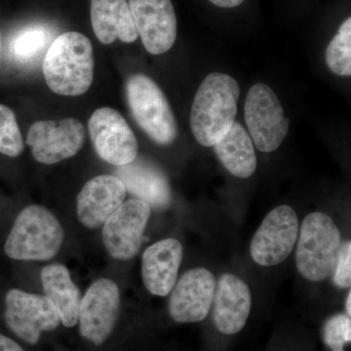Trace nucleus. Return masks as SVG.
<instances>
[{"instance_id":"obj_1","label":"nucleus","mask_w":351,"mask_h":351,"mask_svg":"<svg viewBox=\"0 0 351 351\" xmlns=\"http://www.w3.org/2000/svg\"><path fill=\"white\" fill-rule=\"evenodd\" d=\"M240 96L239 82L226 73H212L198 88L191 112V128L203 147H214L232 128Z\"/></svg>"},{"instance_id":"obj_2","label":"nucleus","mask_w":351,"mask_h":351,"mask_svg":"<svg viewBox=\"0 0 351 351\" xmlns=\"http://www.w3.org/2000/svg\"><path fill=\"white\" fill-rule=\"evenodd\" d=\"M94 53L90 39L77 32L62 34L51 43L43 64L51 91L62 96L86 93L94 80Z\"/></svg>"},{"instance_id":"obj_3","label":"nucleus","mask_w":351,"mask_h":351,"mask_svg":"<svg viewBox=\"0 0 351 351\" xmlns=\"http://www.w3.org/2000/svg\"><path fill=\"white\" fill-rule=\"evenodd\" d=\"M343 244L341 230L324 212L307 215L295 244V267L302 278L320 283L332 276Z\"/></svg>"},{"instance_id":"obj_4","label":"nucleus","mask_w":351,"mask_h":351,"mask_svg":"<svg viewBox=\"0 0 351 351\" xmlns=\"http://www.w3.org/2000/svg\"><path fill=\"white\" fill-rule=\"evenodd\" d=\"M64 241V230L49 210L31 205L15 219L4 252L17 261H48L57 255Z\"/></svg>"},{"instance_id":"obj_5","label":"nucleus","mask_w":351,"mask_h":351,"mask_svg":"<svg viewBox=\"0 0 351 351\" xmlns=\"http://www.w3.org/2000/svg\"><path fill=\"white\" fill-rule=\"evenodd\" d=\"M126 97L134 119L158 145L172 144L177 138L174 112L161 88L143 73L131 75L126 82Z\"/></svg>"},{"instance_id":"obj_6","label":"nucleus","mask_w":351,"mask_h":351,"mask_svg":"<svg viewBox=\"0 0 351 351\" xmlns=\"http://www.w3.org/2000/svg\"><path fill=\"white\" fill-rule=\"evenodd\" d=\"M245 121L252 141L263 152H276L288 135L290 120L271 88L253 85L245 101Z\"/></svg>"},{"instance_id":"obj_7","label":"nucleus","mask_w":351,"mask_h":351,"mask_svg":"<svg viewBox=\"0 0 351 351\" xmlns=\"http://www.w3.org/2000/svg\"><path fill=\"white\" fill-rule=\"evenodd\" d=\"M300 221L294 208L280 205L272 209L258 226L250 244L252 260L261 267L280 265L294 250Z\"/></svg>"},{"instance_id":"obj_8","label":"nucleus","mask_w":351,"mask_h":351,"mask_svg":"<svg viewBox=\"0 0 351 351\" xmlns=\"http://www.w3.org/2000/svg\"><path fill=\"white\" fill-rule=\"evenodd\" d=\"M7 326L23 341L36 345L43 332L53 331L61 323L59 313L43 295L12 289L5 298Z\"/></svg>"},{"instance_id":"obj_9","label":"nucleus","mask_w":351,"mask_h":351,"mask_svg":"<svg viewBox=\"0 0 351 351\" xmlns=\"http://www.w3.org/2000/svg\"><path fill=\"white\" fill-rule=\"evenodd\" d=\"M88 130L95 151L106 162L121 166L137 158V138L126 119L114 108L95 110L88 122Z\"/></svg>"},{"instance_id":"obj_10","label":"nucleus","mask_w":351,"mask_h":351,"mask_svg":"<svg viewBox=\"0 0 351 351\" xmlns=\"http://www.w3.org/2000/svg\"><path fill=\"white\" fill-rule=\"evenodd\" d=\"M85 138L86 131L77 119L43 120L29 128L27 144L36 161L52 165L75 156Z\"/></svg>"},{"instance_id":"obj_11","label":"nucleus","mask_w":351,"mask_h":351,"mask_svg":"<svg viewBox=\"0 0 351 351\" xmlns=\"http://www.w3.org/2000/svg\"><path fill=\"white\" fill-rule=\"evenodd\" d=\"M151 215V206L135 198L113 212L103 228L104 245L113 258L128 261L137 255Z\"/></svg>"},{"instance_id":"obj_12","label":"nucleus","mask_w":351,"mask_h":351,"mask_svg":"<svg viewBox=\"0 0 351 351\" xmlns=\"http://www.w3.org/2000/svg\"><path fill=\"white\" fill-rule=\"evenodd\" d=\"M119 313V286L110 279H98L90 286L80 302V334L94 345L101 346L114 329Z\"/></svg>"},{"instance_id":"obj_13","label":"nucleus","mask_w":351,"mask_h":351,"mask_svg":"<svg viewBox=\"0 0 351 351\" xmlns=\"http://www.w3.org/2000/svg\"><path fill=\"white\" fill-rule=\"evenodd\" d=\"M216 277L206 267H193L182 274L170 292L169 313L181 324L206 319L213 304Z\"/></svg>"},{"instance_id":"obj_14","label":"nucleus","mask_w":351,"mask_h":351,"mask_svg":"<svg viewBox=\"0 0 351 351\" xmlns=\"http://www.w3.org/2000/svg\"><path fill=\"white\" fill-rule=\"evenodd\" d=\"M132 18L145 50L168 52L177 38V17L171 0H129Z\"/></svg>"},{"instance_id":"obj_15","label":"nucleus","mask_w":351,"mask_h":351,"mask_svg":"<svg viewBox=\"0 0 351 351\" xmlns=\"http://www.w3.org/2000/svg\"><path fill=\"white\" fill-rule=\"evenodd\" d=\"M253 295L248 284L233 274H221L215 290L213 321L217 330L232 336L244 329L250 316Z\"/></svg>"},{"instance_id":"obj_16","label":"nucleus","mask_w":351,"mask_h":351,"mask_svg":"<svg viewBox=\"0 0 351 351\" xmlns=\"http://www.w3.org/2000/svg\"><path fill=\"white\" fill-rule=\"evenodd\" d=\"M126 189L119 178L97 176L88 181L77 196V216L88 228H99L124 202Z\"/></svg>"},{"instance_id":"obj_17","label":"nucleus","mask_w":351,"mask_h":351,"mask_svg":"<svg viewBox=\"0 0 351 351\" xmlns=\"http://www.w3.org/2000/svg\"><path fill=\"white\" fill-rule=\"evenodd\" d=\"M184 247L178 239L159 240L143 254L142 278L147 290L157 297H166L179 276Z\"/></svg>"},{"instance_id":"obj_18","label":"nucleus","mask_w":351,"mask_h":351,"mask_svg":"<svg viewBox=\"0 0 351 351\" xmlns=\"http://www.w3.org/2000/svg\"><path fill=\"white\" fill-rule=\"evenodd\" d=\"M115 177L135 199L144 201L154 209L169 206L172 193L167 176L151 161L137 157L133 162L117 166Z\"/></svg>"},{"instance_id":"obj_19","label":"nucleus","mask_w":351,"mask_h":351,"mask_svg":"<svg viewBox=\"0 0 351 351\" xmlns=\"http://www.w3.org/2000/svg\"><path fill=\"white\" fill-rule=\"evenodd\" d=\"M91 22L95 36L106 45L117 39L124 43L137 40L127 0H91Z\"/></svg>"},{"instance_id":"obj_20","label":"nucleus","mask_w":351,"mask_h":351,"mask_svg":"<svg viewBox=\"0 0 351 351\" xmlns=\"http://www.w3.org/2000/svg\"><path fill=\"white\" fill-rule=\"evenodd\" d=\"M40 276L45 297L56 308L61 322L68 328L75 326L82 295L69 269L61 263H53L43 267Z\"/></svg>"},{"instance_id":"obj_21","label":"nucleus","mask_w":351,"mask_h":351,"mask_svg":"<svg viewBox=\"0 0 351 351\" xmlns=\"http://www.w3.org/2000/svg\"><path fill=\"white\" fill-rule=\"evenodd\" d=\"M217 156L230 174L239 179L250 178L257 169V156L253 141L239 122L214 145Z\"/></svg>"},{"instance_id":"obj_22","label":"nucleus","mask_w":351,"mask_h":351,"mask_svg":"<svg viewBox=\"0 0 351 351\" xmlns=\"http://www.w3.org/2000/svg\"><path fill=\"white\" fill-rule=\"evenodd\" d=\"M326 62L332 73L341 76L351 75V19L341 25L326 50Z\"/></svg>"},{"instance_id":"obj_23","label":"nucleus","mask_w":351,"mask_h":351,"mask_svg":"<svg viewBox=\"0 0 351 351\" xmlns=\"http://www.w3.org/2000/svg\"><path fill=\"white\" fill-rule=\"evenodd\" d=\"M47 36L41 27H29L16 34L11 41L10 53L21 64L31 63L43 52Z\"/></svg>"},{"instance_id":"obj_24","label":"nucleus","mask_w":351,"mask_h":351,"mask_svg":"<svg viewBox=\"0 0 351 351\" xmlns=\"http://www.w3.org/2000/svg\"><path fill=\"white\" fill-rule=\"evenodd\" d=\"M24 147L15 113L10 108L0 105V152L4 156L17 157Z\"/></svg>"},{"instance_id":"obj_25","label":"nucleus","mask_w":351,"mask_h":351,"mask_svg":"<svg viewBox=\"0 0 351 351\" xmlns=\"http://www.w3.org/2000/svg\"><path fill=\"white\" fill-rule=\"evenodd\" d=\"M323 339L331 351H346L351 341V317L346 313H337L325 322Z\"/></svg>"},{"instance_id":"obj_26","label":"nucleus","mask_w":351,"mask_h":351,"mask_svg":"<svg viewBox=\"0 0 351 351\" xmlns=\"http://www.w3.org/2000/svg\"><path fill=\"white\" fill-rule=\"evenodd\" d=\"M332 280L339 289L351 287V242H343L337 260L336 267L332 272Z\"/></svg>"},{"instance_id":"obj_27","label":"nucleus","mask_w":351,"mask_h":351,"mask_svg":"<svg viewBox=\"0 0 351 351\" xmlns=\"http://www.w3.org/2000/svg\"><path fill=\"white\" fill-rule=\"evenodd\" d=\"M0 351H25L16 341L0 334Z\"/></svg>"},{"instance_id":"obj_28","label":"nucleus","mask_w":351,"mask_h":351,"mask_svg":"<svg viewBox=\"0 0 351 351\" xmlns=\"http://www.w3.org/2000/svg\"><path fill=\"white\" fill-rule=\"evenodd\" d=\"M209 1L221 8H234V7L241 5L245 0H209Z\"/></svg>"},{"instance_id":"obj_29","label":"nucleus","mask_w":351,"mask_h":351,"mask_svg":"<svg viewBox=\"0 0 351 351\" xmlns=\"http://www.w3.org/2000/svg\"><path fill=\"white\" fill-rule=\"evenodd\" d=\"M346 314L351 317V292L348 290V295L346 300Z\"/></svg>"},{"instance_id":"obj_30","label":"nucleus","mask_w":351,"mask_h":351,"mask_svg":"<svg viewBox=\"0 0 351 351\" xmlns=\"http://www.w3.org/2000/svg\"><path fill=\"white\" fill-rule=\"evenodd\" d=\"M1 47H2L1 32H0V59H1Z\"/></svg>"}]
</instances>
